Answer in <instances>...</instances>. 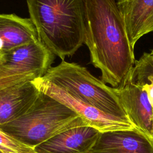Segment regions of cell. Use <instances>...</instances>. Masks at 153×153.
I'll return each instance as SVG.
<instances>
[{"label":"cell","instance_id":"7","mask_svg":"<svg viewBox=\"0 0 153 153\" xmlns=\"http://www.w3.org/2000/svg\"><path fill=\"white\" fill-rule=\"evenodd\" d=\"M114 90L136 128L152 138L153 109L146 92L141 86L133 82L128 76Z\"/></svg>","mask_w":153,"mask_h":153},{"label":"cell","instance_id":"13","mask_svg":"<svg viewBox=\"0 0 153 153\" xmlns=\"http://www.w3.org/2000/svg\"><path fill=\"white\" fill-rule=\"evenodd\" d=\"M130 79L146 92L153 109V53L145 52L128 75Z\"/></svg>","mask_w":153,"mask_h":153},{"label":"cell","instance_id":"2","mask_svg":"<svg viewBox=\"0 0 153 153\" xmlns=\"http://www.w3.org/2000/svg\"><path fill=\"white\" fill-rule=\"evenodd\" d=\"M38 38L62 60L73 55L85 39L84 0H27Z\"/></svg>","mask_w":153,"mask_h":153},{"label":"cell","instance_id":"8","mask_svg":"<svg viewBox=\"0 0 153 153\" xmlns=\"http://www.w3.org/2000/svg\"><path fill=\"white\" fill-rule=\"evenodd\" d=\"M87 153H153V139L137 128L100 132Z\"/></svg>","mask_w":153,"mask_h":153},{"label":"cell","instance_id":"4","mask_svg":"<svg viewBox=\"0 0 153 153\" xmlns=\"http://www.w3.org/2000/svg\"><path fill=\"white\" fill-rule=\"evenodd\" d=\"M42 78L104 112L130 120L114 88L79 65L62 60L57 66H51Z\"/></svg>","mask_w":153,"mask_h":153},{"label":"cell","instance_id":"6","mask_svg":"<svg viewBox=\"0 0 153 153\" xmlns=\"http://www.w3.org/2000/svg\"><path fill=\"white\" fill-rule=\"evenodd\" d=\"M41 91L74 111L88 125L100 132L136 128L130 120L104 112L72 96L65 90L40 78L32 81Z\"/></svg>","mask_w":153,"mask_h":153},{"label":"cell","instance_id":"14","mask_svg":"<svg viewBox=\"0 0 153 153\" xmlns=\"http://www.w3.org/2000/svg\"><path fill=\"white\" fill-rule=\"evenodd\" d=\"M0 151L2 153H36L26 145L0 130Z\"/></svg>","mask_w":153,"mask_h":153},{"label":"cell","instance_id":"12","mask_svg":"<svg viewBox=\"0 0 153 153\" xmlns=\"http://www.w3.org/2000/svg\"><path fill=\"white\" fill-rule=\"evenodd\" d=\"M38 39L36 27L30 18L0 14V55Z\"/></svg>","mask_w":153,"mask_h":153},{"label":"cell","instance_id":"11","mask_svg":"<svg viewBox=\"0 0 153 153\" xmlns=\"http://www.w3.org/2000/svg\"><path fill=\"white\" fill-rule=\"evenodd\" d=\"M39 93L32 82L0 90V124L12 121L24 114Z\"/></svg>","mask_w":153,"mask_h":153},{"label":"cell","instance_id":"5","mask_svg":"<svg viewBox=\"0 0 153 153\" xmlns=\"http://www.w3.org/2000/svg\"><path fill=\"white\" fill-rule=\"evenodd\" d=\"M54 54L39 39L0 55V90L44 76Z\"/></svg>","mask_w":153,"mask_h":153},{"label":"cell","instance_id":"16","mask_svg":"<svg viewBox=\"0 0 153 153\" xmlns=\"http://www.w3.org/2000/svg\"><path fill=\"white\" fill-rule=\"evenodd\" d=\"M0 153H2V152H1V151H0Z\"/></svg>","mask_w":153,"mask_h":153},{"label":"cell","instance_id":"3","mask_svg":"<svg viewBox=\"0 0 153 153\" xmlns=\"http://www.w3.org/2000/svg\"><path fill=\"white\" fill-rule=\"evenodd\" d=\"M84 124L87 123L74 111L40 91L24 114L0 124V130L34 148L65 130Z\"/></svg>","mask_w":153,"mask_h":153},{"label":"cell","instance_id":"9","mask_svg":"<svg viewBox=\"0 0 153 153\" xmlns=\"http://www.w3.org/2000/svg\"><path fill=\"white\" fill-rule=\"evenodd\" d=\"M100 132L87 124L76 126L60 132L33 149L36 153H87Z\"/></svg>","mask_w":153,"mask_h":153},{"label":"cell","instance_id":"1","mask_svg":"<svg viewBox=\"0 0 153 153\" xmlns=\"http://www.w3.org/2000/svg\"><path fill=\"white\" fill-rule=\"evenodd\" d=\"M84 43L101 80L119 86L132 69L136 59L117 0H84Z\"/></svg>","mask_w":153,"mask_h":153},{"label":"cell","instance_id":"10","mask_svg":"<svg viewBox=\"0 0 153 153\" xmlns=\"http://www.w3.org/2000/svg\"><path fill=\"white\" fill-rule=\"evenodd\" d=\"M117 3L134 50L142 36L153 32V0H117Z\"/></svg>","mask_w":153,"mask_h":153},{"label":"cell","instance_id":"15","mask_svg":"<svg viewBox=\"0 0 153 153\" xmlns=\"http://www.w3.org/2000/svg\"><path fill=\"white\" fill-rule=\"evenodd\" d=\"M152 139H153V134H152Z\"/></svg>","mask_w":153,"mask_h":153}]
</instances>
